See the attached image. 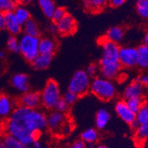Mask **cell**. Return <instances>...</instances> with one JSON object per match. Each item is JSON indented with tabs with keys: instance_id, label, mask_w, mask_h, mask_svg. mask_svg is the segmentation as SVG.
<instances>
[{
	"instance_id": "ab89813d",
	"label": "cell",
	"mask_w": 148,
	"mask_h": 148,
	"mask_svg": "<svg viewBox=\"0 0 148 148\" xmlns=\"http://www.w3.org/2000/svg\"><path fill=\"white\" fill-rule=\"evenodd\" d=\"M68 148H88V147H87V144L84 141L79 138L74 141Z\"/></svg>"
},
{
	"instance_id": "bcb514c9",
	"label": "cell",
	"mask_w": 148,
	"mask_h": 148,
	"mask_svg": "<svg viewBox=\"0 0 148 148\" xmlns=\"http://www.w3.org/2000/svg\"><path fill=\"white\" fill-rule=\"evenodd\" d=\"M49 30L51 31V33H57V30H56V24L53 22L51 25L49 26Z\"/></svg>"
},
{
	"instance_id": "cb8c5ba5",
	"label": "cell",
	"mask_w": 148,
	"mask_h": 148,
	"mask_svg": "<svg viewBox=\"0 0 148 148\" xmlns=\"http://www.w3.org/2000/svg\"><path fill=\"white\" fill-rule=\"evenodd\" d=\"M22 31L24 34L30 36L39 37L40 35V30L36 22L30 18L22 25Z\"/></svg>"
},
{
	"instance_id": "ba28073f",
	"label": "cell",
	"mask_w": 148,
	"mask_h": 148,
	"mask_svg": "<svg viewBox=\"0 0 148 148\" xmlns=\"http://www.w3.org/2000/svg\"><path fill=\"white\" fill-rule=\"evenodd\" d=\"M55 24L57 33L62 36L72 35L77 29L76 19L69 14H66L61 20Z\"/></svg>"
},
{
	"instance_id": "5b68a950",
	"label": "cell",
	"mask_w": 148,
	"mask_h": 148,
	"mask_svg": "<svg viewBox=\"0 0 148 148\" xmlns=\"http://www.w3.org/2000/svg\"><path fill=\"white\" fill-rule=\"evenodd\" d=\"M19 53L29 62H32L39 55V37L23 35L19 39Z\"/></svg>"
},
{
	"instance_id": "ac0fdd59",
	"label": "cell",
	"mask_w": 148,
	"mask_h": 148,
	"mask_svg": "<svg viewBox=\"0 0 148 148\" xmlns=\"http://www.w3.org/2000/svg\"><path fill=\"white\" fill-rule=\"evenodd\" d=\"M134 132V142L136 145L138 147H143L148 139V121L139 125Z\"/></svg>"
},
{
	"instance_id": "2e32d148",
	"label": "cell",
	"mask_w": 148,
	"mask_h": 148,
	"mask_svg": "<svg viewBox=\"0 0 148 148\" xmlns=\"http://www.w3.org/2000/svg\"><path fill=\"white\" fill-rule=\"evenodd\" d=\"M15 108L14 101L10 96L5 93L0 94V117L8 118Z\"/></svg>"
},
{
	"instance_id": "30bf717a",
	"label": "cell",
	"mask_w": 148,
	"mask_h": 148,
	"mask_svg": "<svg viewBox=\"0 0 148 148\" xmlns=\"http://www.w3.org/2000/svg\"><path fill=\"white\" fill-rule=\"evenodd\" d=\"M18 105L28 109H38L42 105L40 92L29 90L24 92L18 99Z\"/></svg>"
},
{
	"instance_id": "e0dca14e",
	"label": "cell",
	"mask_w": 148,
	"mask_h": 148,
	"mask_svg": "<svg viewBox=\"0 0 148 148\" xmlns=\"http://www.w3.org/2000/svg\"><path fill=\"white\" fill-rule=\"evenodd\" d=\"M57 47V43L52 38L43 37L39 39V54L53 55Z\"/></svg>"
},
{
	"instance_id": "6da1fadb",
	"label": "cell",
	"mask_w": 148,
	"mask_h": 148,
	"mask_svg": "<svg viewBox=\"0 0 148 148\" xmlns=\"http://www.w3.org/2000/svg\"><path fill=\"white\" fill-rule=\"evenodd\" d=\"M47 128V116L38 109L18 105L2 124L1 134L15 137L25 146L39 138Z\"/></svg>"
},
{
	"instance_id": "f546056e",
	"label": "cell",
	"mask_w": 148,
	"mask_h": 148,
	"mask_svg": "<svg viewBox=\"0 0 148 148\" xmlns=\"http://www.w3.org/2000/svg\"><path fill=\"white\" fill-rule=\"evenodd\" d=\"M136 8L140 17L144 19L148 18V0H137Z\"/></svg>"
},
{
	"instance_id": "8d00e7d4",
	"label": "cell",
	"mask_w": 148,
	"mask_h": 148,
	"mask_svg": "<svg viewBox=\"0 0 148 148\" xmlns=\"http://www.w3.org/2000/svg\"><path fill=\"white\" fill-rule=\"evenodd\" d=\"M85 72L90 78H96L97 74L99 73V66H98L95 63H91L87 67Z\"/></svg>"
},
{
	"instance_id": "7bdbcfd3",
	"label": "cell",
	"mask_w": 148,
	"mask_h": 148,
	"mask_svg": "<svg viewBox=\"0 0 148 148\" xmlns=\"http://www.w3.org/2000/svg\"><path fill=\"white\" fill-rule=\"evenodd\" d=\"M5 30V20L4 13L0 12V30Z\"/></svg>"
},
{
	"instance_id": "1f68e13d",
	"label": "cell",
	"mask_w": 148,
	"mask_h": 148,
	"mask_svg": "<svg viewBox=\"0 0 148 148\" xmlns=\"http://www.w3.org/2000/svg\"><path fill=\"white\" fill-rule=\"evenodd\" d=\"M7 48L10 52L19 53V40L15 36H10L7 40Z\"/></svg>"
},
{
	"instance_id": "b9f144b4",
	"label": "cell",
	"mask_w": 148,
	"mask_h": 148,
	"mask_svg": "<svg viewBox=\"0 0 148 148\" xmlns=\"http://www.w3.org/2000/svg\"><path fill=\"white\" fill-rule=\"evenodd\" d=\"M126 0H108V4L113 8H119L125 4Z\"/></svg>"
},
{
	"instance_id": "7402d4cb",
	"label": "cell",
	"mask_w": 148,
	"mask_h": 148,
	"mask_svg": "<svg viewBox=\"0 0 148 148\" xmlns=\"http://www.w3.org/2000/svg\"><path fill=\"white\" fill-rule=\"evenodd\" d=\"M110 114L106 109L99 110L96 115V126L98 130H103L106 127L110 120Z\"/></svg>"
},
{
	"instance_id": "9a60e30c",
	"label": "cell",
	"mask_w": 148,
	"mask_h": 148,
	"mask_svg": "<svg viewBox=\"0 0 148 148\" xmlns=\"http://www.w3.org/2000/svg\"><path fill=\"white\" fill-rule=\"evenodd\" d=\"M10 84L13 88L21 92H26L29 90V78L27 74L16 73L12 76Z\"/></svg>"
},
{
	"instance_id": "ee69618b",
	"label": "cell",
	"mask_w": 148,
	"mask_h": 148,
	"mask_svg": "<svg viewBox=\"0 0 148 148\" xmlns=\"http://www.w3.org/2000/svg\"><path fill=\"white\" fill-rule=\"evenodd\" d=\"M14 2L17 4V5H25V4H28L32 2L34 0H14Z\"/></svg>"
},
{
	"instance_id": "e575fe53",
	"label": "cell",
	"mask_w": 148,
	"mask_h": 148,
	"mask_svg": "<svg viewBox=\"0 0 148 148\" xmlns=\"http://www.w3.org/2000/svg\"><path fill=\"white\" fill-rule=\"evenodd\" d=\"M73 129V122L72 121H70L69 120L67 119V121L62 127V128L60 129V130H59L57 135H59L61 136H69L71 132H72Z\"/></svg>"
},
{
	"instance_id": "4fadbf2b",
	"label": "cell",
	"mask_w": 148,
	"mask_h": 148,
	"mask_svg": "<svg viewBox=\"0 0 148 148\" xmlns=\"http://www.w3.org/2000/svg\"><path fill=\"white\" fill-rule=\"evenodd\" d=\"M144 90L145 88L139 82L138 76L125 88L123 92V96L126 100L131 98L141 97L143 96Z\"/></svg>"
},
{
	"instance_id": "8fae6325",
	"label": "cell",
	"mask_w": 148,
	"mask_h": 148,
	"mask_svg": "<svg viewBox=\"0 0 148 148\" xmlns=\"http://www.w3.org/2000/svg\"><path fill=\"white\" fill-rule=\"evenodd\" d=\"M115 110L117 116L129 125L136 120V114L130 110L126 101L124 100H120L116 102L115 105Z\"/></svg>"
},
{
	"instance_id": "c3c4849f",
	"label": "cell",
	"mask_w": 148,
	"mask_h": 148,
	"mask_svg": "<svg viewBox=\"0 0 148 148\" xmlns=\"http://www.w3.org/2000/svg\"><path fill=\"white\" fill-rule=\"evenodd\" d=\"M0 148H3V136L0 133Z\"/></svg>"
},
{
	"instance_id": "681fc988",
	"label": "cell",
	"mask_w": 148,
	"mask_h": 148,
	"mask_svg": "<svg viewBox=\"0 0 148 148\" xmlns=\"http://www.w3.org/2000/svg\"><path fill=\"white\" fill-rule=\"evenodd\" d=\"M5 57V52H4V51H0V59H3Z\"/></svg>"
},
{
	"instance_id": "52a82bcc",
	"label": "cell",
	"mask_w": 148,
	"mask_h": 148,
	"mask_svg": "<svg viewBox=\"0 0 148 148\" xmlns=\"http://www.w3.org/2000/svg\"><path fill=\"white\" fill-rule=\"evenodd\" d=\"M138 54L137 48L133 47H121L119 53V62L121 67L132 68L138 66Z\"/></svg>"
},
{
	"instance_id": "44dd1931",
	"label": "cell",
	"mask_w": 148,
	"mask_h": 148,
	"mask_svg": "<svg viewBox=\"0 0 148 148\" xmlns=\"http://www.w3.org/2000/svg\"><path fill=\"white\" fill-rule=\"evenodd\" d=\"M108 0H83V5L86 10L91 13H99L106 7Z\"/></svg>"
},
{
	"instance_id": "f5cc1de1",
	"label": "cell",
	"mask_w": 148,
	"mask_h": 148,
	"mask_svg": "<svg viewBox=\"0 0 148 148\" xmlns=\"http://www.w3.org/2000/svg\"><path fill=\"white\" fill-rule=\"evenodd\" d=\"M65 148H68V147H65Z\"/></svg>"
},
{
	"instance_id": "5bb4252c",
	"label": "cell",
	"mask_w": 148,
	"mask_h": 148,
	"mask_svg": "<svg viewBox=\"0 0 148 148\" xmlns=\"http://www.w3.org/2000/svg\"><path fill=\"white\" fill-rule=\"evenodd\" d=\"M121 69V66L118 62L99 66V73H101V77L112 81L119 76Z\"/></svg>"
},
{
	"instance_id": "3957f363",
	"label": "cell",
	"mask_w": 148,
	"mask_h": 148,
	"mask_svg": "<svg viewBox=\"0 0 148 148\" xmlns=\"http://www.w3.org/2000/svg\"><path fill=\"white\" fill-rule=\"evenodd\" d=\"M42 105L47 110H53L62 98L59 85L55 80L50 79L47 82L40 92Z\"/></svg>"
},
{
	"instance_id": "60d3db41",
	"label": "cell",
	"mask_w": 148,
	"mask_h": 148,
	"mask_svg": "<svg viewBox=\"0 0 148 148\" xmlns=\"http://www.w3.org/2000/svg\"><path fill=\"white\" fill-rule=\"evenodd\" d=\"M138 80L144 88H148V73L142 74L141 76H138Z\"/></svg>"
},
{
	"instance_id": "7dc6e473",
	"label": "cell",
	"mask_w": 148,
	"mask_h": 148,
	"mask_svg": "<svg viewBox=\"0 0 148 148\" xmlns=\"http://www.w3.org/2000/svg\"><path fill=\"white\" fill-rule=\"evenodd\" d=\"M144 45L146 47H147L148 48V31L147 32H146V34H145V37H144Z\"/></svg>"
},
{
	"instance_id": "f35d334b",
	"label": "cell",
	"mask_w": 148,
	"mask_h": 148,
	"mask_svg": "<svg viewBox=\"0 0 148 148\" xmlns=\"http://www.w3.org/2000/svg\"><path fill=\"white\" fill-rule=\"evenodd\" d=\"M25 148H45V146L39 140V138H38V139L33 141L32 142L25 145Z\"/></svg>"
},
{
	"instance_id": "f1b7e54d",
	"label": "cell",
	"mask_w": 148,
	"mask_h": 148,
	"mask_svg": "<svg viewBox=\"0 0 148 148\" xmlns=\"http://www.w3.org/2000/svg\"><path fill=\"white\" fill-rule=\"evenodd\" d=\"M127 104L128 108L130 109L132 112L136 114L138 112V110L140 109L142 104L145 102V99H144L143 96L141 97H136V98H131L129 99H127L126 101Z\"/></svg>"
},
{
	"instance_id": "603a6c76",
	"label": "cell",
	"mask_w": 148,
	"mask_h": 148,
	"mask_svg": "<svg viewBox=\"0 0 148 148\" xmlns=\"http://www.w3.org/2000/svg\"><path fill=\"white\" fill-rule=\"evenodd\" d=\"M81 139L84 141L87 145L97 143L99 139V133L94 128H88L82 133Z\"/></svg>"
},
{
	"instance_id": "f6af8a7d",
	"label": "cell",
	"mask_w": 148,
	"mask_h": 148,
	"mask_svg": "<svg viewBox=\"0 0 148 148\" xmlns=\"http://www.w3.org/2000/svg\"><path fill=\"white\" fill-rule=\"evenodd\" d=\"M130 127L132 128V129L133 130H136L137 129V128L138 127V126H139V124H138V122H137L136 121V120H135L134 121H133V122H132L131 124H130Z\"/></svg>"
},
{
	"instance_id": "9c48e42d",
	"label": "cell",
	"mask_w": 148,
	"mask_h": 148,
	"mask_svg": "<svg viewBox=\"0 0 148 148\" xmlns=\"http://www.w3.org/2000/svg\"><path fill=\"white\" fill-rule=\"evenodd\" d=\"M67 115L56 110L51 111L47 116V128L57 135L62 127L67 121Z\"/></svg>"
},
{
	"instance_id": "83f0119b",
	"label": "cell",
	"mask_w": 148,
	"mask_h": 148,
	"mask_svg": "<svg viewBox=\"0 0 148 148\" xmlns=\"http://www.w3.org/2000/svg\"><path fill=\"white\" fill-rule=\"evenodd\" d=\"M3 136V148H25V146L15 137L8 134Z\"/></svg>"
},
{
	"instance_id": "f907efd6",
	"label": "cell",
	"mask_w": 148,
	"mask_h": 148,
	"mask_svg": "<svg viewBox=\"0 0 148 148\" xmlns=\"http://www.w3.org/2000/svg\"><path fill=\"white\" fill-rule=\"evenodd\" d=\"M95 148H109V147H108L105 146V145H98V146H96Z\"/></svg>"
},
{
	"instance_id": "277c9868",
	"label": "cell",
	"mask_w": 148,
	"mask_h": 148,
	"mask_svg": "<svg viewBox=\"0 0 148 148\" xmlns=\"http://www.w3.org/2000/svg\"><path fill=\"white\" fill-rule=\"evenodd\" d=\"M91 78L85 71L79 70L75 72L70 80L68 90L74 92L78 96H83L90 91Z\"/></svg>"
},
{
	"instance_id": "4316f807",
	"label": "cell",
	"mask_w": 148,
	"mask_h": 148,
	"mask_svg": "<svg viewBox=\"0 0 148 148\" xmlns=\"http://www.w3.org/2000/svg\"><path fill=\"white\" fill-rule=\"evenodd\" d=\"M38 3L43 14L47 18H51L53 13L56 8L54 0H38Z\"/></svg>"
},
{
	"instance_id": "8992f818",
	"label": "cell",
	"mask_w": 148,
	"mask_h": 148,
	"mask_svg": "<svg viewBox=\"0 0 148 148\" xmlns=\"http://www.w3.org/2000/svg\"><path fill=\"white\" fill-rule=\"evenodd\" d=\"M99 44L102 49L99 66L110 63L118 62L119 53L120 49L119 45L107 40L104 37H103V39H100Z\"/></svg>"
},
{
	"instance_id": "816d5d0a",
	"label": "cell",
	"mask_w": 148,
	"mask_h": 148,
	"mask_svg": "<svg viewBox=\"0 0 148 148\" xmlns=\"http://www.w3.org/2000/svg\"><path fill=\"white\" fill-rule=\"evenodd\" d=\"M145 146L147 147L148 148V139L147 140V141H146V143H145Z\"/></svg>"
},
{
	"instance_id": "836d02e7",
	"label": "cell",
	"mask_w": 148,
	"mask_h": 148,
	"mask_svg": "<svg viewBox=\"0 0 148 148\" xmlns=\"http://www.w3.org/2000/svg\"><path fill=\"white\" fill-rule=\"evenodd\" d=\"M67 14V13L64 8L56 7L55 10H54L52 16H51V19H52L53 23H56V22H59V20H61V19H62V18Z\"/></svg>"
},
{
	"instance_id": "d6986e66",
	"label": "cell",
	"mask_w": 148,
	"mask_h": 148,
	"mask_svg": "<svg viewBox=\"0 0 148 148\" xmlns=\"http://www.w3.org/2000/svg\"><path fill=\"white\" fill-rule=\"evenodd\" d=\"M53 56V55L39 54L31 62L33 67L37 71H43L47 69L52 62Z\"/></svg>"
},
{
	"instance_id": "d6a6232c",
	"label": "cell",
	"mask_w": 148,
	"mask_h": 148,
	"mask_svg": "<svg viewBox=\"0 0 148 148\" xmlns=\"http://www.w3.org/2000/svg\"><path fill=\"white\" fill-rule=\"evenodd\" d=\"M17 4L14 0H0V12L14 11Z\"/></svg>"
},
{
	"instance_id": "484cf974",
	"label": "cell",
	"mask_w": 148,
	"mask_h": 148,
	"mask_svg": "<svg viewBox=\"0 0 148 148\" xmlns=\"http://www.w3.org/2000/svg\"><path fill=\"white\" fill-rule=\"evenodd\" d=\"M138 54V66L142 70L148 71V48L144 45L137 48Z\"/></svg>"
},
{
	"instance_id": "ffe728a7",
	"label": "cell",
	"mask_w": 148,
	"mask_h": 148,
	"mask_svg": "<svg viewBox=\"0 0 148 148\" xmlns=\"http://www.w3.org/2000/svg\"><path fill=\"white\" fill-rule=\"evenodd\" d=\"M124 36H125V30H124V29L121 27L114 26V27H112L108 29L104 37L110 42L118 44L120 42H121Z\"/></svg>"
},
{
	"instance_id": "7a4b0ae2",
	"label": "cell",
	"mask_w": 148,
	"mask_h": 148,
	"mask_svg": "<svg viewBox=\"0 0 148 148\" xmlns=\"http://www.w3.org/2000/svg\"><path fill=\"white\" fill-rule=\"evenodd\" d=\"M90 91L104 101L112 100L116 95V88L111 80L103 77H96L91 81Z\"/></svg>"
},
{
	"instance_id": "d590c367",
	"label": "cell",
	"mask_w": 148,
	"mask_h": 148,
	"mask_svg": "<svg viewBox=\"0 0 148 148\" xmlns=\"http://www.w3.org/2000/svg\"><path fill=\"white\" fill-rule=\"evenodd\" d=\"M62 98L64 100V101H65L69 106H71V105L73 104L74 103L76 102V101H77L78 99H79V96L76 94H75L74 92H71V91L67 90L64 92V95H63V96Z\"/></svg>"
},
{
	"instance_id": "74e56055",
	"label": "cell",
	"mask_w": 148,
	"mask_h": 148,
	"mask_svg": "<svg viewBox=\"0 0 148 148\" xmlns=\"http://www.w3.org/2000/svg\"><path fill=\"white\" fill-rule=\"evenodd\" d=\"M55 110L60 112L62 113H67V112L69 110V105L64 101L62 98H61L58 101V102L56 104L55 108H54Z\"/></svg>"
},
{
	"instance_id": "7c38bea8",
	"label": "cell",
	"mask_w": 148,
	"mask_h": 148,
	"mask_svg": "<svg viewBox=\"0 0 148 148\" xmlns=\"http://www.w3.org/2000/svg\"><path fill=\"white\" fill-rule=\"evenodd\" d=\"M5 20V30L10 34V36H15L20 34L22 31V25L16 18L13 11L4 13Z\"/></svg>"
},
{
	"instance_id": "d4e9b609",
	"label": "cell",
	"mask_w": 148,
	"mask_h": 148,
	"mask_svg": "<svg viewBox=\"0 0 148 148\" xmlns=\"http://www.w3.org/2000/svg\"><path fill=\"white\" fill-rule=\"evenodd\" d=\"M14 14L18 22L23 25L26 22L30 19V14L29 10L24 5H17L14 9Z\"/></svg>"
},
{
	"instance_id": "4dcf8cb0",
	"label": "cell",
	"mask_w": 148,
	"mask_h": 148,
	"mask_svg": "<svg viewBox=\"0 0 148 148\" xmlns=\"http://www.w3.org/2000/svg\"><path fill=\"white\" fill-rule=\"evenodd\" d=\"M136 121L141 125L148 121V103L145 102L136 113Z\"/></svg>"
}]
</instances>
